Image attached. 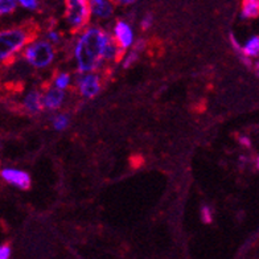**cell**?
Returning <instances> with one entry per match:
<instances>
[{"label": "cell", "instance_id": "cell-1", "mask_svg": "<svg viewBox=\"0 0 259 259\" xmlns=\"http://www.w3.org/2000/svg\"><path fill=\"white\" fill-rule=\"evenodd\" d=\"M75 38L73 57L78 73L98 72L106 64L103 55L111 34L98 27L86 25Z\"/></svg>", "mask_w": 259, "mask_h": 259}, {"label": "cell", "instance_id": "cell-2", "mask_svg": "<svg viewBox=\"0 0 259 259\" xmlns=\"http://www.w3.org/2000/svg\"><path fill=\"white\" fill-rule=\"evenodd\" d=\"M37 27L34 24L0 29V65H10L20 55L25 45L37 37Z\"/></svg>", "mask_w": 259, "mask_h": 259}, {"label": "cell", "instance_id": "cell-3", "mask_svg": "<svg viewBox=\"0 0 259 259\" xmlns=\"http://www.w3.org/2000/svg\"><path fill=\"white\" fill-rule=\"evenodd\" d=\"M23 58L34 69L49 68L56 58V49L45 38H33L21 52Z\"/></svg>", "mask_w": 259, "mask_h": 259}, {"label": "cell", "instance_id": "cell-4", "mask_svg": "<svg viewBox=\"0 0 259 259\" xmlns=\"http://www.w3.org/2000/svg\"><path fill=\"white\" fill-rule=\"evenodd\" d=\"M65 21L73 33L81 32L90 23L89 0H64Z\"/></svg>", "mask_w": 259, "mask_h": 259}, {"label": "cell", "instance_id": "cell-5", "mask_svg": "<svg viewBox=\"0 0 259 259\" xmlns=\"http://www.w3.org/2000/svg\"><path fill=\"white\" fill-rule=\"evenodd\" d=\"M77 78V92L82 98H96L102 89V75L98 72L79 73Z\"/></svg>", "mask_w": 259, "mask_h": 259}, {"label": "cell", "instance_id": "cell-6", "mask_svg": "<svg viewBox=\"0 0 259 259\" xmlns=\"http://www.w3.org/2000/svg\"><path fill=\"white\" fill-rule=\"evenodd\" d=\"M111 37L114 38V41H115L116 44L119 45V48H122L123 51L127 52L134 45L135 33H134L133 27H131V24H130L128 21L118 20L113 27Z\"/></svg>", "mask_w": 259, "mask_h": 259}, {"label": "cell", "instance_id": "cell-7", "mask_svg": "<svg viewBox=\"0 0 259 259\" xmlns=\"http://www.w3.org/2000/svg\"><path fill=\"white\" fill-rule=\"evenodd\" d=\"M0 178L7 184L19 188V189H23V191L29 189L32 184L31 176L28 175V172L19 169V168H3L0 170Z\"/></svg>", "mask_w": 259, "mask_h": 259}, {"label": "cell", "instance_id": "cell-8", "mask_svg": "<svg viewBox=\"0 0 259 259\" xmlns=\"http://www.w3.org/2000/svg\"><path fill=\"white\" fill-rule=\"evenodd\" d=\"M90 16L97 20L105 21L114 16L115 3L113 0H89Z\"/></svg>", "mask_w": 259, "mask_h": 259}, {"label": "cell", "instance_id": "cell-9", "mask_svg": "<svg viewBox=\"0 0 259 259\" xmlns=\"http://www.w3.org/2000/svg\"><path fill=\"white\" fill-rule=\"evenodd\" d=\"M65 98V92L61 89H57L56 86H49L45 89V92L42 93V105H44V109L48 110V111H57L60 107L64 103Z\"/></svg>", "mask_w": 259, "mask_h": 259}, {"label": "cell", "instance_id": "cell-10", "mask_svg": "<svg viewBox=\"0 0 259 259\" xmlns=\"http://www.w3.org/2000/svg\"><path fill=\"white\" fill-rule=\"evenodd\" d=\"M23 110L29 115H38L42 113V110H44L42 93L36 89L27 93L23 98Z\"/></svg>", "mask_w": 259, "mask_h": 259}, {"label": "cell", "instance_id": "cell-11", "mask_svg": "<svg viewBox=\"0 0 259 259\" xmlns=\"http://www.w3.org/2000/svg\"><path fill=\"white\" fill-rule=\"evenodd\" d=\"M259 16V0H242L241 19L252 20Z\"/></svg>", "mask_w": 259, "mask_h": 259}, {"label": "cell", "instance_id": "cell-12", "mask_svg": "<svg viewBox=\"0 0 259 259\" xmlns=\"http://www.w3.org/2000/svg\"><path fill=\"white\" fill-rule=\"evenodd\" d=\"M242 55L250 58H256L259 56V37L252 36L242 45Z\"/></svg>", "mask_w": 259, "mask_h": 259}, {"label": "cell", "instance_id": "cell-13", "mask_svg": "<svg viewBox=\"0 0 259 259\" xmlns=\"http://www.w3.org/2000/svg\"><path fill=\"white\" fill-rule=\"evenodd\" d=\"M72 85V75L69 74V73L61 72L56 74L55 79H53V86H56L57 89L61 90H68Z\"/></svg>", "mask_w": 259, "mask_h": 259}, {"label": "cell", "instance_id": "cell-14", "mask_svg": "<svg viewBox=\"0 0 259 259\" xmlns=\"http://www.w3.org/2000/svg\"><path fill=\"white\" fill-rule=\"evenodd\" d=\"M17 7L16 0H0V19L15 14Z\"/></svg>", "mask_w": 259, "mask_h": 259}, {"label": "cell", "instance_id": "cell-15", "mask_svg": "<svg viewBox=\"0 0 259 259\" xmlns=\"http://www.w3.org/2000/svg\"><path fill=\"white\" fill-rule=\"evenodd\" d=\"M69 123H70V118H69L68 114H57L52 118V124H53V128L57 130V131H64L69 127Z\"/></svg>", "mask_w": 259, "mask_h": 259}, {"label": "cell", "instance_id": "cell-16", "mask_svg": "<svg viewBox=\"0 0 259 259\" xmlns=\"http://www.w3.org/2000/svg\"><path fill=\"white\" fill-rule=\"evenodd\" d=\"M139 60V52L137 51H130L128 53H124L122 58V66L124 69L131 68L134 64H137V61Z\"/></svg>", "mask_w": 259, "mask_h": 259}, {"label": "cell", "instance_id": "cell-17", "mask_svg": "<svg viewBox=\"0 0 259 259\" xmlns=\"http://www.w3.org/2000/svg\"><path fill=\"white\" fill-rule=\"evenodd\" d=\"M17 6L27 11H37L41 6V0H16Z\"/></svg>", "mask_w": 259, "mask_h": 259}, {"label": "cell", "instance_id": "cell-18", "mask_svg": "<svg viewBox=\"0 0 259 259\" xmlns=\"http://www.w3.org/2000/svg\"><path fill=\"white\" fill-rule=\"evenodd\" d=\"M200 217H201V221L204 222L205 225H209L213 222V210H211L210 206L208 205H204L201 206V210H200Z\"/></svg>", "mask_w": 259, "mask_h": 259}, {"label": "cell", "instance_id": "cell-19", "mask_svg": "<svg viewBox=\"0 0 259 259\" xmlns=\"http://www.w3.org/2000/svg\"><path fill=\"white\" fill-rule=\"evenodd\" d=\"M45 40H48L53 45H58L62 41V34L57 29H49L45 34Z\"/></svg>", "mask_w": 259, "mask_h": 259}, {"label": "cell", "instance_id": "cell-20", "mask_svg": "<svg viewBox=\"0 0 259 259\" xmlns=\"http://www.w3.org/2000/svg\"><path fill=\"white\" fill-rule=\"evenodd\" d=\"M154 24V17L151 14H147L142 17V20H140V28L143 29V31H147V29H150Z\"/></svg>", "mask_w": 259, "mask_h": 259}, {"label": "cell", "instance_id": "cell-21", "mask_svg": "<svg viewBox=\"0 0 259 259\" xmlns=\"http://www.w3.org/2000/svg\"><path fill=\"white\" fill-rule=\"evenodd\" d=\"M11 254H12V249H11L10 245H7V243L0 245V259L11 258Z\"/></svg>", "mask_w": 259, "mask_h": 259}, {"label": "cell", "instance_id": "cell-22", "mask_svg": "<svg viewBox=\"0 0 259 259\" xmlns=\"http://www.w3.org/2000/svg\"><path fill=\"white\" fill-rule=\"evenodd\" d=\"M238 142L242 147L251 148V140H250L249 137H246V135H238Z\"/></svg>", "mask_w": 259, "mask_h": 259}, {"label": "cell", "instance_id": "cell-23", "mask_svg": "<svg viewBox=\"0 0 259 259\" xmlns=\"http://www.w3.org/2000/svg\"><path fill=\"white\" fill-rule=\"evenodd\" d=\"M115 6H122V7H128L133 6L134 3H137V0H113Z\"/></svg>", "mask_w": 259, "mask_h": 259}, {"label": "cell", "instance_id": "cell-24", "mask_svg": "<svg viewBox=\"0 0 259 259\" xmlns=\"http://www.w3.org/2000/svg\"><path fill=\"white\" fill-rule=\"evenodd\" d=\"M51 2H55V3H58V2H64V0H51Z\"/></svg>", "mask_w": 259, "mask_h": 259}, {"label": "cell", "instance_id": "cell-25", "mask_svg": "<svg viewBox=\"0 0 259 259\" xmlns=\"http://www.w3.org/2000/svg\"><path fill=\"white\" fill-rule=\"evenodd\" d=\"M2 146H3V142H2V139H0V148H2Z\"/></svg>", "mask_w": 259, "mask_h": 259}]
</instances>
